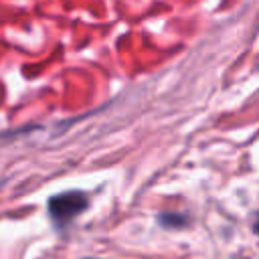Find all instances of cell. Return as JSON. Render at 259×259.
I'll return each instance as SVG.
<instances>
[{"label": "cell", "instance_id": "1", "mask_svg": "<svg viewBox=\"0 0 259 259\" xmlns=\"http://www.w3.org/2000/svg\"><path fill=\"white\" fill-rule=\"evenodd\" d=\"M89 206V198L81 190H67L49 198V214L57 225H67Z\"/></svg>", "mask_w": 259, "mask_h": 259}]
</instances>
